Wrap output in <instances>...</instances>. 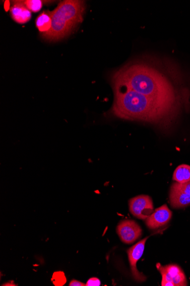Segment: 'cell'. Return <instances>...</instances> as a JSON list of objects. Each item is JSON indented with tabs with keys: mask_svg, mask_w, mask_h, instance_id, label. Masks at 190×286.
<instances>
[{
	"mask_svg": "<svg viewBox=\"0 0 190 286\" xmlns=\"http://www.w3.org/2000/svg\"><path fill=\"white\" fill-rule=\"evenodd\" d=\"M35 24L41 34L49 31L52 24L51 12H43L37 17Z\"/></svg>",
	"mask_w": 190,
	"mask_h": 286,
	"instance_id": "cell-11",
	"label": "cell"
},
{
	"mask_svg": "<svg viewBox=\"0 0 190 286\" xmlns=\"http://www.w3.org/2000/svg\"><path fill=\"white\" fill-rule=\"evenodd\" d=\"M69 285L70 286H85V285H86V284L81 282V281H79L78 280H73L72 281H71Z\"/></svg>",
	"mask_w": 190,
	"mask_h": 286,
	"instance_id": "cell-16",
	"label": "cell"
},
{
	"mask_svg": "<svg viewBox=\"0 0 190 286\" xmlns=\"http://www.w3.org/2000/svg\"><path fill=\"white\" fill-rule=\"evenodd\" d=\"M148 239V237H145V239L139 242L138 243L133 246L127 251L132 276L135 280L139 281V282L144 281L147 279L146 277L138 271V268H137V263L142 257L146 242H147Z\"/></svg>",
	"mask_w": 190,
	"mask_h": 286,
	"instance_id": "cell-7",
	"label": "cell"
},
{
	"mask_svg": "<svg viewBox=\"0 0 190 286\" xmlns=\"http://www.w3.org/2000/svg\"><path fill=\"white\" fill-rule=\"evenodd\" d=\"M23 2L30 11L33 12H39L43 6V2L40 0H27Z\"/></svg>",
	"mask_w": 190,
	"mask_h": 286,
	"instance_id": "cell-13",
	"label": "cell"
},
{
	"mask_svg": "<svg viewBox=\"0 0 190 286\" xmlns=\"http://www.w3.org/2000/svg\"><path fill=\"white\" fill-rule=\"evenodd\" d=\"M86 10L85 3L79 0H65L51 12L52 24L49 31L41 34L45 40L55 42L72 33L82 23Z\"/></svg>",
	"mask_w": 190,
	"mask_h": 286,
	"instance_id": "cell-3",
	"label": "cell"
},
{
	"mask_svg": "<svg viewBox=\"0 0 190 286\" xmlns=\"http://www.w3.org/2000/svg\"><path fill=\"white\" fill-rule=\"evenodd\" d=\"M172 218L171 210L166 205H163L155 210L147 219L145 223L150 229H156L166 225Z\"/></svg>",
	"mask_w": 190,
	"mask_h": 286,
	"instance_id": "cell-8",
	"label": "cell"
},
{
	"mask_svg": "<svg viewBox=\"0 0 190 286\" xmlns=\"http://www.w3.org/2000/svg\"><path fill=\"white\" fill-rule=\"evenodd\" d=\"M11 14L13 20L20 24L28 23L32 18V12L23 1L15 2L14 5L11 8Z\"/></svg>",
	"mask_w": 190,
	"mask_h": 286,
	"instance_id": "cell-9",
	"label": "cell"
},
{
	"mask_svg": "<svg viewBox=\"0 0 190 286\" xmlns=\"http://www.w3.org/2000/svg\"><path fill=\"white\" fill-rule=\"evenodd\" d=\"M130 212L141 219H147L154 212L153 202L149 196L141 195L133 198L129 201Z\"/></svg>",
	"mask_w": 190,
	"mask_h": 286,
	"instance_id": "cell-5",
	"label": "cell"
},
{
	"mask_svg": "<svg viewBox=\"0 0 190 286\" xmlns=\"http://www.w3.org/2000/svg\"><path fill=\"white\" fill-rule=\"evenodd\" d=\"M157 269L162 276V286L187 285V280L181 268L176 265L162 266L157 263Z\"/></svg>",
	"mask_w": 190,
	"mask_h": 286,
	"instance_id": "cell-4",
	"label": "cell"
},
{
	"mask_svg": "<svg viewBox=\"0 0 190 286\" xmlns=\"http://www.w3.org/2000/svg\"><path fill=\"white\" fill-rule=\"evenodd\" d=\"M100 284V280L99 279L92 278L88 280L86 286H99Z\"/></svg>",
	"mask_w": 190,
	"mask_h": 286,
	"instance_id": "cell-15",
	"label": "cell"
},
{
	"mask_svg": "<svg viewBox=\"0 0 190 286\" xmlns=\"http://www.w3.org/2000/svg\"><path fill=\"white\" fill-rule=\"evenodd\" d=\"M173 179L180 183L190 181V166L183 164L178 166L174 171Z\"/></svg>",
	"mask_w": 190,
	"mask_h": 286,
	"instance_id": "cell-12",
	"label": "cell"
},
{
	"mask_svg": "<svg viewBox=\"0 0 190 286\" xmlns=\"http://www.w3.org/2000/svg\"><path fill=\"white\" fill-rule=\"evenodd\" d=\"M113 89L114 101L110 113L118 118L162 127L168 126L177 117L178 109L169 105L125 88Z\"/></svg>",
	"mask_w": 190,
	"mask_h": 286,
	"instance_id": "cell-2",
	"label": "cell"
},
{
	"mask_svg": "<svg viewBox=\"0 0 190 286\" xmlns=\"http://www.w3.org/2000/svg\"><path fill=\"white\" fill-rule=\"evenodd\" d=\"M181 70L172 60L144 55L113 73L110 80L113 88L133 90L178 109L180 96L176 83L182 78Z\"/></svg>",
	"mask_w": 190,
	"mask_h": 286,
	"instance_id": "cell-1",
	"label": "cell"
},
{
	"mask_svg": "<svg viewBox=\"0 0 190 286\" xmlns=\"http://www.w3.org/2000/svg\"><path fill=\"white\" fill-rule=\"evenodd\" d=\"M117 232L122 243L128 245L134 243L142 235V229L132 220L122 221L118 224Z\"/></svg>",
	"mask_w": 190,
	"mask_h": 286,
	"instance_id": "cell-6",
	"label": "cell"
},
{
	"mask_svg": "<svg viewBox=\"0 0 190 286\" xmlns=\"http://www.w3.org/2000/svg\"><path fill=\"white\" fill-rule=\"evenodd\" d=\"M173 185L190 195V181L184 183L176 182Z\"/></svg>",
	"mask_w": 190,
	"mask_h": 286,
	"instance_id": "cell-14",
	"label": "cell"
},
{
	"mask_svg": "<svg viewBox=\"0 0 190 286\" xmlns=\"http://www.w3.org/2000/svg\"><path fill=\"white\" fill-rule=\"evenodd\" d=\"M169 199L171 206L175 209L183 208L190 205V195L173 184L170 188Z\"/></svg>",
	"mask_w": 190,
	"mask_h": 286,
	"instance_id": "cell-10",
	"label": "cell"
}]
</instances>
